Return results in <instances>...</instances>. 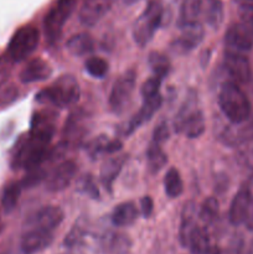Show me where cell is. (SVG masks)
Segmentation results:
<instances>
[{
	"label": "cell",
	"instance_id": "1",
	"mask_svg": "<svg viewBox=\"0 0 253 254\" xmlns=\"http://www.w3.org/2000/svg\"><path fill=\"white\" fill-rule=\"evenodd\" d=\"M81 97V87L72 74H62L49 87L36 93L37 103L64 109L77 104Z\"/></svg>",
	"mask_w": 253,
	"mask_h": 254
},
{
	"label": "cell",
	"instance_id": "2",
	"mask_svg": "<svg viewBox=\"0 0 253 254\" xmlns=\"http://www.w3.org/2000/svg\"><path fill=\"white\" fill-rule=\"evenodd\" d=\"M218 106L223 116L233 124H241L250 118V99L235 81L222 83L218 92Z\"/></svg>",
	"mask_w": 253,
	"mask_h": 254
},
{
	"label": "cell",
	"instance_id": "3",
	"mask_svg": "<svg viewBox=\"0 0 253 254\" xmlns=\"http://www.w3.org/2000/svg\"><path fill=\"white\" fill-rule=\"evenodd\" d=\"M164 16L163 4L158 0H151L144 11L135 20L131 30L133 40L139 47H145L153 40L156 30L160 27Z\"/></svg>",
	"mask_w": 253,
	"mask_h": 254
},
{
	"label": "cell",
	"instance_id": "4",
	"mask_svg": "<svg viewBox=\"0 0 253 254\" xmlns=\"http://www.w3.org/2000/svg\"><path fill=\"white\" fill-rule=\"evenodd\" d=\"M40 41V31L32 25L20 27L7 44V56L12 62H21L31 56L37 49Z\"/></svg>",
	"mask_w": 253,
	"mask_h": 254
},
{
	"label": "cell",
	"instance_id": "5",
	"mask_svg": "<svg viewBox=\"0 0 253 254\" xmlns=\"http://www.w3.org/2000/svg\"><path fill=\"white\" fill-rule=\"evenodd\" d=\"M76 0H57V4L49 10L44 19V30L46 41L50 45L60 40L64 24L72 14Z\"/></svg>",
	"mask_w": 253,
	"mask_h": 254
},
{
	"label": "cell",
	"instance_id": "6",
	"mask_svg": "<svg viewBox=\"0 0 253 254\" xmlns=\"http://www.w3.org/2000/svg\"><path fill=\"white\" fill-rule=\"evenodd\" d=\"M136 84V72L134 68L123 72L114 82L108 98L109 109L114 114H121L130 103Z\"/></svg>",
	"mask_w": 253,
	"mask_h": 254
},
{
	"label": "cell",
	"instance_id": "7",
	"mask_svg": "<svg viewBox=\"0 0 253 254\" xmlns=\"http://www.w3.org/2000/svg\"><path fill=\"white\" fill-rule=\"evenodd\" d=\"M181 32L170 44V50L176 55H185L192 51L203 41L205 29L200 22L195 21L180 27Z\"/></svg>",
	"mask_w": 253,
	"mask_h": 254
},
{
	"label": "cell",
	"instance_id": "8",
	"mask_svg": "<svg viewBox=\"0 0 253 254\" xmlns=\"http://www.w3.org/2000/svg\"><path fill=\"white\" fill-rule=\"evenodd\" d=\"M54 232L42 228L30 227L20 240V250L24 254H36L49 248L54 242Z\"/></svg>",
	"mask_w": 253,
	"mask_h": 254
},
{
	"label": "cell",
	"instance_id": "9",
	"mask_svg": "<svg viewBox=\"0 0 253 254\" xmlns=\"http://www.w3.org/2000/svg\"><path fill=\"white\" fill-rule=\"evenodd\" d=\"M64 220V212L59 206H45L30 216L26 221V227L42 228L54 232Z\"/></svg>",
	"mask_w": 253,
	"mask_h": 254
},
{
	"label": "cell",
	"instance_id": "10",
	"mask_svg": "<svg viewBox=\"0 0 253 254\" xmlns=\"http://www.w3.org/2000/svg\"><path fill=\"white\" fill-rule=\"evenodd\" d=\"M77 164L73 160H66L57 165L46 178V189L50 192H61L66 190L76 176Z\"/></svg>",
	"mask_w": 253,
	"mask_h": 254
},
{
	"label": "cell",
	"instance_id": "11",
	"mask_svg": "<svg viewBox=\"0 0 253 254\" xmlns=\"http://www.w3.org/2000/svg\"><path fill=\"white\" fill-rule=\"evenodd\" d=\"M116 0H84L78 11V19L82 25L92 27L98 24L109 12Z\"/></svg>",
	"mask_w": 253,
	"mask_h": 254
},
{
	"label": "cell",
	"instance_id": "12",
	"mask_svg": "<svg viewBox=\"0 0 253 254\" xmlns=\"http://www.w3.org/2000/svg\"><path fill=\"white\" fill-rule=\"evenodd\" d=\"M225 44L228 51H250L253 47V32L242 22L232 24L225 34Z\"/></svg>",
	"mask_w": 253,
	"mask_h": 254
},
{
	"label": "cell",
	"instance_id": "13",
	"mask_svg": "<svg viewBox=\"0 0 253 254\" xmlns=\"http://www.w3.org/2000/svg\"><path fill=\"white\" fill-rule=\"evenodd\" d=\"M163 104V97L160 94L153 97V98L143 99V104L139 108V111L129 119L123 128V135L129 136L133 134L138 128H140L144 123L150 121L154 114L160 109Z\"/></svg>",
	"mask_w": 253,
	"mask_h": 254
},
{
	"label": "cell",
	"instance_id": "14",
	"mask_svg": "<svg viewBox=\"0 0 253 254\" xmlns=\"http://www.w3.org/2000/svg\"><path fill=\"white\" fill-rule=\"evenodd\" d=\"M223 67L226 72L240 83H246L251 78V64L247 57L241 52L226 50L223 57Z\"/></svg>",
	"mask_w": 253,
	"mask_h": 254
},
{
	"label": "cell",
	"instance_id": "15",
	"mask_svg": "<svg viewBox=\"0 0 253 254\" xmlns=\"http://www.w3.org/2000/svg\"><path fill=\"white\" fill-rule=\"evenodd\" d=\"M52 74V67L42 59H34L27 62L20 71L19 78L21 83L29 84L35 82H42L50 78Z\"/></svg>",
	"mask_w": 253,
	"mask_h": 254
},
{
	"label": "cell",
	"instance_id": "16",
	"mask_svg": "<svg viewBox=\"0 0 253 254\" xmlns=\"http://www.w3.org/2000/svg\"><path fill=\"white\" fill-rule=\"evenodd\" d=\"M251 202H252V195H251L250 189L243 186L237 191L230 206L228 218L233 226H240L245 223Z\"/></svg>",
	"mask_w": 253,
	"mask_h": 254
},
{
	"label": "cell",
	"instance_id": "17",
	"mask_svg": "<svg viewBox=\"0 0 253 254\" xmlns=\"http://www.w3.org/2000/svg\"><path fill=\"white\" fill-rule=\"evenodd\" d=\"M131 246L133 242L126 233L107 232L99 238V247L106 254H128Z\"/></svg>",
	"mask_w": 253,
	"mask_h": 254
},
{
	"label": "cell",
	"instance_id": "18",
	"mask_svg": "<svg viewBox=\"0 0 253 254\" xmlns=\"http://www.w3.org/2000/svg\"><path fill=\"white\" fill-rule=\"evenodd\" d=\"M126 159H128L126 155L111 156L102 164L101 170H99V181L109 193L113 192V184L122 173Z\"/></svg>",
	"mask_w": 253,
	"mask_h": 254
},
{
	"label": "cell",
	"instance_id": "19",
	"mask_svg": "<svg viewBox=\"0 0 253 254\" xmlns=\"http://www.w3.org/2000/svg\"><path fill=\"white\" fill-rule=\"evenodd\" d=\"M139 217V210L135 202L126 201L113 208L111 215V221L117 227H128L135 223Z\"/></svg>",
	"mask_w": 253,
	"mask_h": 254
},
{
	"label": "cell",
	"instance_id": "20",
	"mask_svg": "<svg viewBox=\"0 0 253 254\" xmlns=\"http://www.w3.org/2000/svg\"><path fill=\"white\" fill-rule=\"evenodd\" d=\"M196 205L193 201H189L184 205L183 212H181V223L179 230V242L184 248H188L189 240L192 233L193 228L196 227Z\"/></svg>",
	"mask_w": 253,
	"mask_h": 254
},
{
	"label": "cell",
	"instance_id": "21",
	"mask_svg": "<svg viewBox=\"0 0 253 254\" xmlns=\"http://www.w3.org/2000/svg\"><path fill=\"white\" fill-rule=\"evenodd\" d=\"M197 92L195 89H189L188 94H186V98L184 99L183 104L179 108L178 113H176L175 118H174L173 122V127L174 130L176 131L178 134L183 133V128L185 126V122L188 121V118L190 117V114L192 113L193 111L197 109Z\"/></svg>",
	"mask_w": 253,
	"mask_h": 254
},
{
	"label": "cell",
	"instance_id": "22",
	"mask_svg": "<svg viewBox=\"0 0 253 254\" xmlns=\"http://www.w3.org/2000/svg\"><path fill=\"white\" fill-rule=\"evenodd\" d=\"M66 50L74 57L86 56L94 50V41L89 34L79 32L69 37L66 42Z\"/></svg>",
	"mask_w": 253,
	"mask_h": 254
},
{
	"label": "cell",
	"instance_id": "23",
	"mask_svg": "<svg viewBox=\"0 0 253 254\" xmlns=\"http://www.w3.org/2000/svg\"><path fill=\"white\" fill-rule=\"evenodd\" d=\"M212 246L213 245L211 243L210 236H208L206 228L196 225L192 233H191L188 245L191 254H205L211 250Z\"/></svg>",
	"mask_w": 253,
	"mask_h": 254
},
{
	"label": "cell",
	"instance_id": "24",
	"mask_svg": "<svg viewBox=\"0 0 253 254\" xmlns=\"http://www.w3.org/2000/svg\"><path fill=\"white\" fill-rule=\"evenodd\" d=\"M206 129V121H205V114L197 108L190 114L188 121L185 122V126L183 128V133L185 134L186 138L189 139H197L205 133Z\"/></svg>",
	"mask_w": 253,
	"mask_h": 254
},
{
	"label": "cell",
	"instance_id": "25",
	"mask_svg": "<svg viewBox=\"0 0 253 254\" xmlns=\"http://www.w3.org/2000/svg\"><path fill=\"white\" fill-rule=\"evenodd\" d=\"M146 163H148V170L151 175L158 174L168 163V155L161 149L160 144L151 141L150 145L146 150Z\"/></svg>",
	"mask_w": 253,
	"mask_h": 254
},
{
	"label": "cell",
	"instance_id": "26",
	"mask_svg": "<svg viewBox=\"0 0 253 254\" xmlns=\"http://www.w3.org/2000/svg\"><path fill=\"white\" fill-rule=\"evenodd\" d=\"M201 9H202V0H183L180 14H179V26L183 27L191 22L197 21Z\"/></svg>",
	"mask_w": 253,
	"mask_h": 254
},
{
	"label": "cell",
	"instance_id": "27",
	"mask_svg": "<svg viewBox=\"0 0 253 254\" xmlns=\"http://www.w3.org/2000/svg\"><path fill=\"white\" fill-rule=\"evenodd\" d=\"M22 186L20 181H11L5 186L1 195V206L5 213H10L15 210L21 195Z\"/></svg>",
	"mask_w": 253,
	"mask_h": 254
},
{
	"label": "cell",
	"instance_id": "28",
	"mask_svg": "<svg viewBox=\"0 0 253 254\" xmlns=\"http://www.w3.org/2000/svg\"><path fill=\"white\" fill-rule=\"evenodd\" d=\"M148 64L149 67H150L154 76L159 77V78L164 79L165 77H168L169 73H170V60L168 59L166 55L161 54V52L151 51L150 54L148 55Z\"/></svg>",
	"mask_w": 253,
	"mask_h": 254
},
{
	"label": "cell",
	"instance_id": "29",
	"mask_svg": "<svg viewBox=\"0 0 253 254\" xmlns=\"http://www.w3.org/2000/svg\"><path fill=\"white\" fill-rule=\"evenodd\" d=\"M164 190L169 198H176L183 193V179L176 168H170L166 171L165 176H164Z\"/></svg>",
	"mask_w": 253,
	"mask_h": 254
},
{
	"label": "cell",
	"instance_id": "30",
	"mask_svg": "<svg viewBox=\"0 0 253 254\" xmlns=\"http://www.w3.org/2000/svg\"><path fill=\"white\" fill-rule=\"evenodd\" d=\"M87 236V221L84 218H79L74 222L69 232L64 237L63 245L67 248H74L81 246L84 242Z\"/></svg>",
	"mask_w": 253,
	"mask_h": 254
},
{
	"label": "cell",
	"instance_id": "31",
	"mask_svg": "<svg viewBox=\"0 0 253 254\" xmlns=\"http://www.w3.org/2000/svg\"><path fill=\"white\" fill-rule=\"evenodd\" d=\"M218 211H220V203L216 197H207L201 205L198 210V217L202 221L203 225L208 226L217 218Z\"/></svg>",
	"mask_w": 253,
	"mask_h": 254
},
{
	"label": "cell",
	"instance_id": "32",
	"mask_svg": "<svg viewBox=\"0 0 253 254\" xmlns=\"http://www.w3.org/2000/svg\"><path fill=\"white\" fill-rule=\"evenodd\" d=\"M84 68L87 73L92 76L93 78H104L108 73V62L102 57L92 56L84 62Z\"/></svg>",
	"mask_w": 253,
	"mask_h": 254
},
{
	"label": "cell",
	"instance_id": "33",
	"mask_svg": "<svg viewBox=\"0 0 253 254\" xmlns=\"http://www.w3.org/2000/svg\"><path fill=\"white\" fill-rule=\"evenodd\" d=\"M109 138L104 134L96 136V138L91 139L88 143L84 145V150H86L87 155L92 159V160H96L99 156L106 154L107 144H108Z\"/></svg>",
	"mask_w": 253,
	"mask_h": 254
},
{
	"label": "cell",
	"instance_id": "34",
	"mask_svg": "<svg viewBox=\"0 0 253 254\" xmlns=\"http://www.w3.org/2000/svg\"><path fill=\"white\" fill-rule=\"evenodd\" d=\"M207 12H206V21L212 29H217L223 21V4L221 0H208Z\"/></svg>",
	"mask_w": 253,
	"mask_h": 254
},
{
	"label": "cell",
	"instance_id": "35",
	"mask_svg": "<svg viewBox=\"0 0 253 254\" xmlns=\"http://www.w3.org/2000/svg\"><path fill=\"white\" fill-rule=\"evenodd\" d=\"M77 190H78V192L84 193L93 200L99 198L98 186H97L96 181L91 174H84L79 178V180L77 181Z\"/></svg>",
	"mask_w": 253,
	"mask_h": 254
},
{
	"label": "cell",
	"instance_id": "36",
	"mask_svg": "<svg viewBox=\"0 0 253 254\" xmlns=\"http://www.w3.org/2000/svg\"><path fill=\"white\" fill-rule=\"evenodd\" d=\"M46 178V171H45L41 166H39V168L27 171V175L20 181V184H21L22 189H31L39 185L40 183H42Z\"/></svg>",
	"mask_w": 253,
	"mask_h": 254
},
{
	"label": "cell",
	"instance_id": "37",
	"mask_svg": "<svg viewBox=\"0 0 253 254\" xmlns=\"http://www.w3.org/2000/svg\"><path fill=\"white\" fill-rule=\"evenodd\" d=\"M163 79L159 78L156 76H151L150 78L146 79L140 87V94L143 97V99H148V98H153V97L158 96L159 91H160V86Z\"/></svg>",
	"mask_w": 253,
	"mask_h": 254
},
{
	"label": "cell",
	"instance_id": "38",
	"mask_svg": "<svg viewBox=\"0 0 253 254\" xmlns=\"http://www.w3.org/2000/svg\"><path fill=\"white\" fill-rule=\"evenodd\" d=\"M170 136V130H169V126H168V122L166 121H161L156 124L155 129L153 131V140L154 143L156 144H163L165 143L166 140L169 139Z\"/></svg>",
	"mask_w": 253,
	"mask_h": 254
},
{
	"label": "cell",
	"instance_id": "39",
	"mask_svg": "<svg viewBox=\"0 0 253 254\" xmlns=\"http://www.w3.org/2000/svg\"><path fill=\"white\" fill-rule=\"evenodd\" d=\"M241 22L253 32V5L242 4L240 7Z\"/></svg>",
	"mask_w": 253,
	"mask_h": 254
},
{
	"label": "cell",
	"instance_id": "40",
	"mask_svg": "<svg viewBox=\"0 0 253 254\" xmlns=\"http://www.w3.org/2000/svg\"><path fill=\"white\" fill-rule=\"evenodd\" d=\"M140 210L145 218H149L153 215L154 211V201L150 196H144L140 200Z\"/></svg>",
	"mask_w": 253,
	"mask_h": 254
},
{
	"label": "cell",
	"instance_id": "41",
	"mask_svg": "<svg viewBox=\"0 0 253 254\" xmlns=\"http://www.w3.org/2000/svg\"><path fill=\"white\" fill-rule=\"evenodd\" d=\"M122 148H123V143L119 139H109L108 144H107L106 154L107 155H113V154L121 151Z\"/></svg>",
	"mask_w": 253,
	"mask_h": 254
},
{
	"label": "cell",
	"instance_id": "42",
	"mask_svg": "<svg viewBox=\"0 0 253 254\" xmlns=\"http://www.w3.org/2000/svg\"><path fill=\"white\" fill-rule=\"evenodd\" d=\"M9 76V66L4 60H0V84L4 83Z\"/></svg>",
	"mask_w": 253,
	"mask_h": 254
},
{
	"label": "cell",
	"instance_id": "43",
	"mask_svg": "<svg viewBox=\"0 0 253 254\" xmlns=\"http://www.w3.org/2000/svg\"><path fill=\"white\" fill-rule=\"evenodd\" d=\"M245 225L247 226L248 230H253V198H252V202H251L250 210H248L247 212V216H246Z\"/></svg>",
	"mask_w": 253,
	"mask_h": 254
},
{
	"label": "cell",
	"instance_id": "44",
	"mask_svg": "<svg viewBox=\"0 0 253 254\" xmlns=\"http://www.w3.org/2000/svg\"><path fill=\"white\" fill-rule=\"evenodd\" d=\"M210 59H211V50H205V51L202 52V55H201V64H202V67L207 66L208 62H210Z\"/></svg>",
	"mask_w": 253,
	"mask_h": 254
},
{
	"label": "cell",
	"instance_id": "45",
	"mask_svg": "<svg viewBox=\"0 0 253 254\" xmlns=\"http://www.w3.org/2000/svg\"><path fill=\"white\" fill-rule=\"evenodd\" d=\"M206 254H220V250H218V247H217V246H215V245H213L212 247H211V250L208 251V252L206 253Z\"/></svg>",
	"mask_w": 253,
	"mask_h": 254
},
{
	"label": "cell",
	"instance_id": "46",
	"mask_svg": "<svg viewBox=\"0 0 253 254\" xmlns=\"http://www.w3.org/2000/svg\"><path fill=\"white\" fill-rule=\"evenodd\" d=\"M238 2H241V4H251L253 5V0H237Z\"/></svg>",
	"mask_w": 253,
	"mask_h": 254
},
{
	"label": "cell",
	"instance_id": "47",
	"mask_svg": "<svg viewBox=\"0 0 253 254\" xmlns=\"http://www.w3.org/2000/svg\"><path fill=\"white\" fill-rule=\"evenodd\" d=\"M123 1H124V4H126V5H131V4H134V2L139 1V0H123Z\"/></svg>",
	"mask_w": 253,
	"mask_h": 254
}]
</instances>
